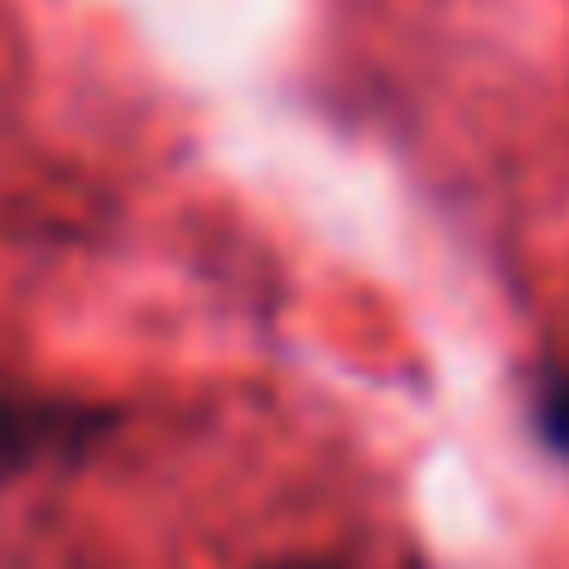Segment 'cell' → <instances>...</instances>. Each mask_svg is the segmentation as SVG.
Listing matches in <instances>:
<instances>
[{
  "label": "cell",
  "mask_w": 569,
  "mask_h": 569,
  "mask_svg": "<svg viewBox=\"0 0 569 569\" xmlns=\"http://www.w3.org/2000/svg\"><path fill=\"white\" fill-rule=\"evenodd\" d=\"M270 569H343V563H319V557H307V563H270Z\"/></svg>",
  "instance_id": "3"
},
{
  "label": "cell",
  "mask_w": 569,
  "mask_h": 569,
  "mask_svg": "<svg viewBox=\"0 0 569 569\" xmlns=\"http://www.w3.org/2000/svg\"><path fill=\"white\" fill-rule=\"evenodd\" d=\"M532 417H539V435L557 447V453H569V373H557L551 386L539 392V405H532Z\"/></svg>",
  "instance_id": "2"
},
{
  "label": "cell",
  "mask_w": 569,
  "mask_h": 569,
  "mask_svg": "<svg viewBox=\"0 0 569 569\" xmlns=\"http://www.w3.org/2000/svg\"><path fill=\"white\" fill-rule=\"evenodd\" d=\"M68 435H74V417H50L38 405H0V478L62 447Z\"/></svg>",
  "instance_id": "1"
}]
</instances>
